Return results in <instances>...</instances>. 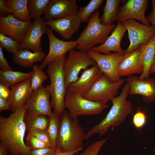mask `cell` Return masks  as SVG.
<instances>
[{"label": "cell", "instance_id": "cell-39", "mask_svg": "<svg viewBox=\"0 0 155 155\" xmlns=\"http://www.w3.org/2000/svg\"><path fill=\"white\" fill-rule=\"evenodd\" d=\"M3 48L0 46V67L2 71L13 70L12 68L9 66L5 58L3 52Z\"/></svg>", "mask_w": 155, "mask_h": 155}, {"label": "cell", "instance_id": "cell-10", "mask_svg": "<svg viewBox=\"0 0 155 155\" xmlns=\"http://www.w3.org/2000/svg\"><path fill=\"white\" fill-rule=\"evenodd\" d=\"M89 56L98 65L102 74L111 81L117 82L121 78L118 71L119 66L123 59L125 54L117 52L105 54L91 50L87 51Z\"/></svg>", "mask_w": 155, "mask_h": 155}, {"label": "cell", "instance_id": "cell-40", "mask_svg": "<svg viewBox=\"0 0 155 155\" xmlns=\"http://www.w3.org/2000/svg\"><path fill=\"white\" fill-rule=\"evenodd\" d=\"M9 88L5 84L0 83V98L7 100L11 91Z\"/></svg>", "mask_w": 155, "mask_h": 155}, {"label": "cell", "instance_id": "cell-6", "mask_svg": "<svg viewBox=\"0 0 155 155\" xmlns=\"http://www.w3.org/2000/svg\"><path fill=\"white\" fill-rule=\"evenodd\" d=\"M64 107L69 111L71 117L75 119L83 115H99L109 106L101 102L86 99L81 95L67 89L65 96Z\"/></svg>", "mask_w": 155, "mask_h": 155}, {"label": "cell", "instance_id": "cell-1", "mask_svg": "<svg viewBox=\"0 0 155 155\" xmlns=\"http://www.w3.org/2000/svg\"><path fill=\"white\" fill-rule=\"evenodd\" d=\"M26 111L23 106L9 117H0V140L11 155H28L30 149L24 142L26 131L24 118Z\"/></svg>", "mask_w": 155, "mask_h": 155}, {"label": "cell", "instance_id": "cell-43", "mask_svg": "<svg viewBox=\"0 0 155 155\" xmlns=\"http://www.w3.org/2000/svg\"><path fill=\"white\" fill-rule=\"evenodd\" d=\"M5 0H0V17L7 16L6 15L9 13L7 11L5 5Z\"/></svg>", "mask_w": 155, "mask_h": 155}, {"label": "cell", "instance_id": "cell-2", "mask_svg": "<svg viewBox=\"0 0 155 155\" xmlns=\"http://www.w3.org/2000/svg\"><path fill=\"white\" fill-rule=\"evenodd\" d=\"M129 89V85L126 82L120 94L110 100L112 106L106 116L88 131L86 134L85 140L96 134L102 135L106 133L110 128L117 127L123 122L132 111L131 103L126 100Z\"/></svg>", "mask_w": 155, "mask_h": 155}, {"label": "cell", "instance_id": "cell-3", "mask_svg": "<svg viewBox=\"0 0 155 155\" xmlns=\"http://www.w3.org/2000/svg\"><path fill=\"white\" fill-rule=\"evenodd\" d=\"M60 116L57 147L63 152L82 150L86 134L78 117L72 118L65 110Z\"/></svg>", "mask_w": 155, "mask_h": 155}, {"label": "cell", "instance_id": "cell-23", "mask_svg": "<svg viewBox=\"0 0 155 155\" xmlns=\"http://www.w3.org/2000/svg\"><path fill=\"white\" fill-rule=\"evenodd\" d=\"M46 56L43 52H32L28 49H24L13 54V61L21 67L32 68L35 63L43 60Z\"/></svg>", "mask_w": 155, "mask_h": 155}, {"label": "cell", "instance_id": "cell-5", "mask_svg": "<svg viewBox=\"0 0 155 155\" xmlns=\"http://www.w3.org/2000/svg\"><path fill=\"white\" fill-rule=\"evenodd\" d=\"M100 10L94 12L90 17L88 24L76 40L77 49L87 52L98 44H103L109 36V34L116 26L102 24L100 20Z\"/></svg>", "mask_w": 155, "mask_h": 155}, {"label": "cell", "instance_id": "cell-26", "mask_svg": "<svg viewBox=\"0 0 155 155\" xmlns=\"http://www.w3.org/2000/svg\"><path fill=\"white\" fill-rule=\"evenodd\" d=\"M32 71L25 73L13 70H0V83L10 88L31 78Z\"/></svg>", "mask_w": 155, "mask_h": 155}, {"label": "cell", "instance_id": "cell-15", "mask_svg": "<svg viewBox=\"0 0 155 155\" xmlns=\"http://www.w3.org/2000/svg\"><path fill=\"white\" fill-rule=\"evenodd\" d=\"M129 85V95H140L146 103L155 101V79L151 77L141 80L136 76L131 75L126 79Z\"/></svg>", "mask_w": 155, "mask_h": 155}, {"label": "cell", "instance_id": "cell-17", "mask_svg": "<svg viewBox=\"0 0 155 155\" xmlns=\"http://www.w3.org/2000/svg\"><path fill=\"white\" fill-rule=\"evenodd\" d=\"M31 22L20 20L12 14L0 17V32L20 43L24 38Z\"/></svg>", "mask_w": 155, "mask_h": 155}, {"label": "cell", "instance_id": "cell-16", "mask_svg": "<svg viewBox=\"0 0 155 155\" xmlns=\"http://www.w3.org/2000/svg\"><path fill=\"white\" fill-rule=\"evenodd\" d=\"M79 8L76 0H50L44 13L46 21L77 15Z\"/></svg>", "mask_w": 155, "mask_h": 155}, {"label": "cell", "instance_id": "cell-37", "mask_svg": "<svg viewBox=\"0 0 155 155\" xmlns=\"http://www.w3.org/2000/svg\"><path fill=\"white\" fill-rule=\"evenodd\" d=\"M146 115L144 112L138 110L133 115L132 123L136 129H140L146 124Z\"/></svg>", "mask_w": 155, "mask_h": 155}, {"label": "cell", "instance_id": "cell-18", "mask_svg": "<svg viewBox=\"0 0 155 155\" xmlns=\"http://www.w3.org/2000/svg\"><path fill=\"white\" fill-rule=\"evenodd\" d=\"M81 23L77 15H69L57 19L45 21L47 26L65 40L70 39L78 32Z\"/></svg>", "mask_w": 155, "mask_h": 155}, {"label": "cell", "instance_id": "cell-12", "mask_svg": "<svg viewBox=\"0 0 155 155\" xmlns=\"http://www.w3.org/2000/svg\"><path fill=\"white\" fill-rule=\"evenodd\" d=\"M50 94L46 87L43 85L33 91L23 106L26 112L34 115L49 116L53 112L51 109L49 98Z\"/></svg>", "mask_w": 155, "mask_h": 155}, {"label": "cell", "instance_id": "cell-19", "mask_svg": "<svg viewBox=\"0 0 155 155\" xmlns=\"http://www.w3.org/2000/svg\"><path fill=\"white\" fill-rule=\"evenodd\" d=\"M102 74L96 63L90 68L84 70L80 77L76 81L70 84L67 89L83 96L90 90Z\"/></svg>", "mask_w": 155, "mask_h": 155}, {"label": "cell", "instance_id": "cell-36", "mask_svg": "<svg viewBox=\"0 0 155 155\" xmlns=\"http://www.w3.org/2000/svg\"><path fill=\"white\" fill-rule=\"evenodd\" d=\"M28 132L49 146L53 148L51 140L46 131L40 129H31Z\"/></svg>", "mask_w": 155, "mask_h": 155}, {"label": "cell", "instance_id": "cell-21", "mask_svg": "<svg viewBox=\"0 0 155 155\" xmlns=\"http://www.w3.org/2000/svg\"><path fill=\"white\" fill-rule=\"evenodd\" d=\"M31 84V78L10 87L11 91L7 101L12 113L23 106L32 94Z\"/></svg>", "mask_w": 155, "mask_h": 155}, {"label": "cell", "instance_id": "cell-32", "mask_svg": "<svg viewBox=\"0 0 155 155\" xmlns=\"http://www.w3.org/2000/svg\"><path fill=\"white\" fill-rule=\"evenodd\" d=\"M32 68V74L31 78V88L34 91L42 85L43 83L47 80L48 76L38 65H34Z\"/></svg>", "mask_w": 155, "mask_h": 155}, {"label": "cell", "instance_id": "cell-29", "mask_svg": "<svg viewBox=\"0 0 155 155\" xmlns=\"http://www.w3.org/2000/svg\"><path fill=\"white\" fill-rule=\"evenodd\" d=\"M50 0H28L27 7L31 20L34 21L44 14Z\"/></svg>", "mask_w": 155, "mask_h": 155}, {"label": "cell", "instance_id": "cell-42", "mask_svg": "<svg viewBox=\"0 0 155 155\" xmlns=\"http://www.w3.org/2000/svg\"><path fill=\"white\" fill-rule=\"evenodd\" d=\"M10 109L7 100L0 98V112L5 110H10Z\"/></svg>", "mask_w": 155, "mask_h": 155}, {"label": "cell", "instance_id": "cell-27", "mask_svg": "<svg viewBox=\"0 0 155 155\" xmlns=\"http://www.w3.org/2000/svg\"><path fill=\"white\" fill-rule=\"evenodd\" d=\"M121 0H107L103 8V13L100 18L101 23L105 25L113 24L119 9V5Z\"/></svg>", "mask_w": 155, "mask_h": 155}, {"label": "cell", "instance_id": "cell-7", "mask_svg": "<svg viewBox=\"0 0 155 155\" xmlns=\"http://www.w3.org/2000/svg\"><path fill=\"white\" fill-rule=\"evenodd\" d=\"M96 63L86 51L75 49L69 51L63 68L66 89L70 84L78 79L79 73L82 69L86 70Z\"/></svg>", "mask_w": 155, "mask_h": 155}, {"label": "cell", "instance_id": "cell-11", "mask_svg": "<svg viewBox=\"0 0 155 155\" xmlns=\"http://www.w3.org/2000/svg\"><path fill=\"white\" fill-rule=\"evenodd\" d=\"M46 33L49 38V51L39 65L42 70L49 63L62 59L67 52L76 48L78 45L76 40L65 41L59 39L55 36L53 31L48 26Z\"/></svg>", "mask_w": 155, "mask_h": 155}, {"label": "cell", "instance_id": "cell-9", "mask_svg": "<svg viewBox=\"0 0 155 155\" xmlns=\"http://www.w3.org/2000/svg\"><path fill=\"white\" fill-rule=\"evenodd\" d=\"M128 32L130 42L125 54L130 53L141 45L146 44L155 35V28L153 26L141 24L134 19H129L121 22Z\"/></svg>", "mask_w": 155, "mask_h": 155}, {"label": "cell", "instance_id": "cell-4", "mask_svg": "<svg viewBox=\"0 0 155 155\" xmlns=\"http://www.w3.org/2000/svg\"><path fill=\"white\" fill-rule=\"evenodd\" d=\"M67 57L49 63L46 72L50 84L46 86L51 98L50 104L53 113L60 116L65 110V96L66 90L63 65Z\"/></svg>", "mask_w": 155, "mask_h": 155}, {"label": "cell", "instance_id": "cell-24", "mask_svg": "<svg viewBox=\"0 0 155 155\" xmlns=\"http://www.w3.org/2000/svg\"><path fill=\"white\" fill-rule=\"evenodd\" d=\"M142 61L144 66L142 73L139 77L142 80L149 78L150 69L155 54V35L145 45L140 46Z\"/></svg>", "mask_w": 155, "mask_h": 155}, {"label": "cell", "instance_id": "cell-46", "mask_svg": "<svg viewBox=\"0 0 155 155\" xmlns=\"http://www.w3.org/2000/svg\"><path fill=\"white\" fill-rule=\"evenodd\" d=\"M155 72V54L153 62L151 65L150 71V73H153Z\"/></svg>", "mask_w": 155, "mask_h": 155}, {"label": "cell", "instance_id": "cell-30", "mask_svg": "<svg viewBox=\"0 0 155 155\" xmlns=\"http://www.w3.org/2000/svg\"><path fill=\"white\" fill-rule=\"evenodd\" d=\"M49 117V123L46 131L51 140L53 148L57 147V138L60 123V116L53 112Z\"/></svg>", "mask_w": 155, "mask_h": 155}, {"label": "cell", "instance_id": "cell-25", "mask_svg": "<svg viewBox=\"0 0 155 155\" xmlns=\"http://www.w3.org/2000/svg\"><path fill=\"white\" fill-rule=\"evenodd\" d=\"M28 0H5L6 7L17 19L24 22H31V19L28 11Z\"/></svg>", "mask_w": 155, "mask_h": 155}, {"label": "cell", "instance_id": "cell-45", "mask_svg": "<svg viewBox=\"0 0 155 155\" xmlns=\"http://www.w3.org/2000/svg\"><path fill=\"white\" fill-rule=\"evenodd\" d=\"M8 152L7 149L0 142V155H8Z\"/></svg>", "mask_w": 155, "mask_h": 155}, {"label": "cell", "instance_id": "cell-22", "mask_svg": "<svg viewBox=\"0 0 155 155\" xmlns=\"http://www.w3.org/2000/svg\"><path fill=\"white\" fill-rule=\"evenodd\" d=\"M143 70L140 46L131 52L125 54L123 59L119 66L118 71L121 77L136 73L142 74Z\"/></svg>", "mask_w": 155, "mask_h": 155}, {"label": "cell", "instance_id": "cell-13", "mask_svg": "<svg viewBox=\"0 0 155 155\" xmlns=\"http://www.w3.org/2000/svg\"><path fill=\"white\" fill-rule=\"evenodd\" d=\"M148 3V0H129L119 9L115 21L122 22L129 19H136L142 24L150 26L145 13Z\"/></svg>", "mask_w": 155, "mask_h": 155}, {"label": "cell", "instance_id": "cell-38", "mask_svg": "<svg viewBox=\"0 0 155 155\" xmlns=\"http://www.w3.org/2000/svg\"><path fill=\"white\" fill-rule=\"evenodd\" d=\"M57 148L46 147L31 150L28 155H54Z\"/></svg>", "mask_w": 155, "mask_h": 155}, {"label": "cell", "instance_id": "cell-31", "mask_svg": "<svg viewBox=\"0 0 155 155\" xmlns=\"http://www.w3.org/2000/svg\"><path fill=\"white\" fill-rule=\"evenodd\" d=\"M103 0H92L85 6H80L77 16L82 23L88 21L90 17L102 5Z\"/></svg>", "mask_w": 155, "mask_h": 155}, {"label": "cell", "instance_id": "cell-35", "mask_svg": "<svg viewBox=\"0 0 155 155\" xmlns=\"http://www.w3.org/2000/svg\"><path fill=\"white\" fill-rule=\"evenodd\" d=\"M26 144L30 150L49 147L29 132L26 138Z\"/></svg>", "mask_w": 155, "mask_h": 155}, {"label": "cell", "instance_id": "cell-44", "mask_svg": "<svg viewBox=\"0 0 155 155\" xmlns=\"http://www.w3.org/2000/svg\"><path fill=\"white\" fill-rule=\"evenodd\" d=\"M80 151L78 150L70 152H63L60 149L57 147L54 155H75V153ZM76 155H82V153Z\"/></svg>", "mask_w": 155, "mask_h": 155}, {"label": "cell", "instance_id": "cell-14", "mask_svg": "<svg viewBox=\"0 0 155 155\" xmlns=\"http://www.w3.org/2000/svg\"><path fill=\"white\" fill-rule=\"evenodd\" d=\"M47 27L41 17L31 23L24 38L20 43L19 50L27 49L33 52H43L41 40L43 34L46 33Z\"/></svg>", "mask_w": 155, "mask_h": 155}, {"label": "cell", "instance_id": "cell-34", "mask_svg": "<svg viewBox=\"0 0 155 155\" xmlns=\"http://www.w3.org/2000/svg\"><path fill=\"white\" fill-rule=\"evenodd\" d=\"M108 138V137L93 143L84 150L82 155H97Z\"/></svg>", "mask_w": 155, "mask_h": 155}, {"label": "cell", "instance_id": "cell-28", "mask_svg": "<svg viewBox=\"0 0 155 155\" xmlns=\"http://www.w3.org/2000/svg\"><path fill=\"white\" fill-rule=\"evenodd\" d=\"M26 131L31 129L46 131L49 123V117L43 115H34L26 112L24 118Z\"/></svg>", "mask_w": 155, "mask_h": 155}, {"label": "cell", "instance_id": "cell-41", "mask_svg": "<svg viewBox=\"0 0 155 155\" xmlns=\"http://www.w3.org/2000/svg\"><path fill=\"white\" fill-rule=\"evenodd\" d=\"M152 12L146 17L148 22L152 24L155 28V0H152Z\"/></svg>", "mask_w": 155, "mask_h": 155}, {"label": "cell", "instance_id": "cell-33", "mask_svg": "<svg viewBox=\"0 0 155 155\" xmlns=\"http://www.w3.org/2000/svg\"><path fill=\"white\" fill-rule=\"evenodd\" d=\"M20 43L0 32V46L13 54L19 50Z\"/></svg>", "mask_w": 155, "mask_h": 155}, {"label": "cell", "instance_id": "cell-20", "mask_svg": "<svg viewBox=\"0 0 155 155\" xmlns=\"http://www.w3.org/2000/svg\"><path fill=\"white\" fill-rule=\"evenodd\" d=\"M127 31L121 22H118L111 35L104 42L97 46H94L91 50L99 53L107 54L111 51L125 54V51L121 48V42Z\"/></svg>", "mask_w": 155, "mask_h": 155}, {"label": "cell", "instance_id": "cell-8", "mask_svg": "<svg viewBox=\"0 0 155 155\" xmlns=\"http://www.w3.org/2000/svg\"><path fill=\"white\" fill-rule=\"evenodd\" d=\"M124 82L125 80L121 78L117 82L112 81L102 74L90 90L83 96L92 101L106 104L109 100L116 96L119 89Z\"/></svg>", "mask_w": 155, "mask_h": 155}]
</instances>
